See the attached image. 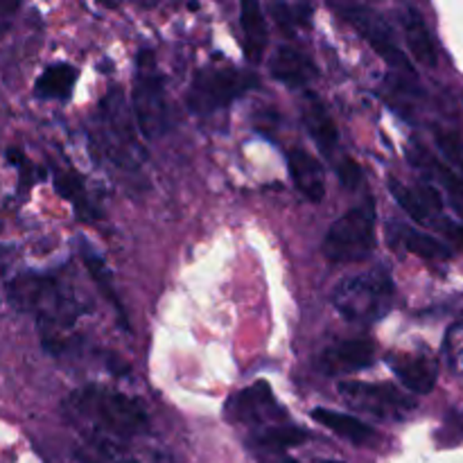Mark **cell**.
Masks as SVG:
<instances>
[{"label":"cell","instance_id":"7c38bea8","mask_svg":"<svg viewBox=\"0 0 463 463\" xmlns=\"http://www.w3.org/2000/svg\"><path fill=\"white\" fill-rule=\"evenodd\" d=\"M389 366L396 373V378L405 384L410 392L425 396L434 389L437 384V364L428 357L419 355H401V353H393L387 357Z\"/></svg>","mask_w":463,"mask_h":463},{"label":"cell","instance_id":"4dcf8cb0","mask_svg":"<svg viewBox=\"0 0 463 463\" xmlns=\"http://www.w3.org/2000/svg\"><path fill=\"white\" fill-rule=\"evenodd\" d=\"M285 463H297V461H292V459H285Z\"/></svg>","mask_w":463,"mask_h":463},{"label":"cell","instance_id":"f546056e","mask_svg":"<svg viewBox=\"0 0 463 463\" xmlns=\"http://www.w3.org/2000/svg\"><path fill=\"white\" fill-rule=\"evenodd\" d=\"M319 463H344V461H335V459H324V461H319Z\"/></svg>","mask_w":463,"mask_h":463},{"label":"cell","instance_id":"52a82bcc","mask_svg":"<svg viewBox=\"0 0 463 463\" xmlns=\"http://www.w3.org/2000/svg\"><path fill=\"white\" fill-rule=\"evenodd\" d=\"M337 9L342 12V16L346 18L366 41H369L371 48H373L389 66L401 68V71L405 72H414L410 59H407L405 54H402V50L396 45L392 30H389V25L384 23V18L380 16V14L364 7V5H339Z\"/></svg>","mask_w":463,"mask_h":463},{"label":"cell","instance_id":"6da1fadb","mask_svg":"<svg viewBox=\"0 0 463 463\" xmlns=\"http://www.w3.org/2000/svg\"><path fill=\"white\" fill-rule=\"evenodd\" d=\"M68 405L80 419L107 437L131 439L147 430V416L140 402L109 387L89 384L77 389Z\"/></svg>","mask_w":463,"mask_h":463},{"label":"cell","instance_id":"4fadbf2b","mask_svg":"<svg viewBox=\"0 0 463 463\" xmlns=\"http://www.w3.org/2000/svg\"><path fill=\"white\" fill-rule=\"evenodd\" d=\"M301 116L303 120H306L307 131H310L312 138H315L317 145H319V147L330 156L339 143V131L337 127H335V120L330 118L328 109L324 107L321 99H317L315 95H310V98L306 99V104H303Z\"/></svg>","mask_w":463,"mask_h":463},{"label":"cell","instance_id":"9c48e42d","mask_svg":"<svg viewBox=\"0 0 463 463\" xmlns=\"http://www.w3.org/2000/svg\"><path fill=\"white\" fill-rule=\"evenodd\" d=\"M375 348L369 339H348L321 353V371L326 375H348L373 364Z\"/></svg>","mask_w":463,"mask_h":463},{"label":"cell","instance_id":"83f0119b","mask_svg":"<svg viewBox=\"0 0 463 463\" xmlns=\"http://www.w3.org/2000/svg\"><path fill=\"white\" fill-rule=\"evenodd\" d=\"M337 175L348 188H355V185L360 184V167H357V163L351 161V158H344L342 163H337Z\"/></svg>","mask_w":463,"mask_h":463},{"label":"cell","instance_id":"8fae6325","mask_svg":"<svg viewBox=\"0 0 463 463\" xmlns=\"http://www.w3.org/2000/svg\"><path fill=\"white\" fill-rule=\"evenodd\" d=\"M269 72L274 80L292 86V89H303L317 80V66L307 54L298 52L292 45H280L269 59Z\"/></svg>","mask_w":463,"mask_h":463},{"label":"cell","instance_id":"7402d4cb","mask_svg":"<svg viewBox=\"0 0 463 463\" xmlns=\"http://www.w3.org/2000/svg\"><path fill=\"white\" fill-rule=\"evenodd\" d=\"M389 190H392V194L396 197L398 206H401L402 211L411 217V220L419 222V224H428L430 217H432V213H430L428 208H425V203L420 202L419 193H411L410 188H405V185L396 179L389 184Z\"/></svg>","mask_w":463,"mask_h":463},{"label":"cell","instance_id":"484cf974","mask_svg":"<svg viewBox=\"0 0 463 463\" xmlns=\"http://www.w3.org/2000/svg\"><path fill=\"white\" fill-rule=\"evenodd\" d=\"M430 163H432V170L437 172V176L441 179V184L446 185V188L450 190L457 199H461L463 202V179L461 176L457 175L455 170H450L446 163H439V161H434V158H430Z\"/></svg>","mask_w":463,"mask_h":463},{"label":"cell","instance_id":"44dd1931","mask_svg":"<svg viewBox=\"0 0 463 463\" xmlns=\"http://www.w3.org/2000/svg\"><path fill=\"white\" fill-rule=\"evenodd\" d=\"M77 461L80 463H136L131 457L120 455L116 450L113 443H109L107 439H95L89 446L77 450Z\"/></svg>","mask_w":463,"mask_h":463},{"label":"cell","instance_id":"d6986e66","mask_svg":"<svg viewBox=\"0 0 463 463\" xmlns=\"http://www.w3.org/2000/svg\"><path fill=\"white\" fill-rule=\"evenodd\" d=\"M235 407H238L240 416L253 420L271 416V411L280 414L279 405H276L274 396H271V387L267 383H256L253 387L244 389L238 396V401H235Z\"/></svg>","mask_w":463,"mask_h":463},{"label":"cell","instance_id":"2e32d148","mask_svg":"<svg viewBox=\"0 0 463 463\" xmlns=\"http://www.w3.org/2000/svg\"><path fill=\"white\" fill-rule=\"evenodd\" d=\"M54 288V280L50 276L41 274H21L9 283L7 297L18 310H39L41 303Z\"/></svg>","mask_w":463,"mask_h":463},{"label":"cell","instance_id":"7a4b0ae2","mask_svg":"<svg viewBox=\"0 0 463 463\" xmlns=\"http://www.w3.org/2000/svg\"><path fill=\"white\" fill-rule=\"evenodd\" d=\"M393 298V283L387 274L366 271L344 279L335 288L333 303L344 319L353 324H371L387 315Z\"/></svg>","mask_w":463,"mask_h":463},{"label":"cell","instance_id":"277c9868","mask_svg":"<svg viewBox=\"0 0 463 463\" xmlns=\"http://www.w3.org/2000/svg\"><path fill=\"white\" fill-rule=\"evenodd\" d=\"M99 116H102V120H99V140H102L104 154L113 158L118 165L127 167V170L138 167L145 154L140 149L138 134H136L125 95L118 89L109 90L107 98L102 99Z\"/></svg>","mask_w":463,"mask_h":463},{"label":"cell","instance_id":"3957f363","mask_svg":"<svg viewBox=\"0 0 463 463\" xmlns=\"http://www.w3.org/2000/svg\"><path fill=\"white\" fill-rule=\"evenodd\" d=\"M375 247V206L366 202L364 206L351 208L339 217L326 233L321 251L330 262L351 265L366 260Z\"/></svg>","mask_w":463,"mask_h":463},{"label":"cell","instance_id":"5b68a950","mask_svg":"<svg viewBox=\"0 0 463 463\" xmlns=\"http://www.w3.org/2000/svg\"><path fill=\"white\" fill-rule=\"evenodd\" d=\"M134 120L147 140L158 138L167 129V104L163 75L149 50L138 54L134 80Z\"/></svg>","mask_w":463,"mask_h":463},{"label":"cell","instance_id":"d4e9b609","mask_svg":"<svg viewBox=\"0 0 463 463\" xmlns=\"http://www.w3.org/2000/svg\"><path fill=\"white\" fill-rule=\"evenodd\" d=\"M81 258H84V265H86V269L90 271V276H93V280H95V283H98L99 288H102V292H107V297L111 298V301H113V306H116L118 310H120V303H118L116 294L111 292V279H109L107 265H104V260H102V258H99L98 253H95V251H90L89 247H86L84 251H81Z\"/></svg>","mask_w":463,"mask_h":463},{"label":"cell","instance_id":"ac0fdd59","mask_svg":"<svg viewBox=\"0 0 463 463\" xmlns=\"http://www.w3.org/2000/svg\"><path fill=\"white\" fill-rule=\"evenodd\" d=\"M77 81V71L68 63L48 66L34 84L36 98L41 99H68Z\"/></svg>","mask_w":463,"mask_h":463},{"label":"cell","instance_id":"f1b7e54d","mask_svg":"<svg viewBox=\"0 0 463 463\" xmlns=\"http://www.w3.org/2000/svg\"><path fill=\"white\" fill-rule=\"evenodd\" d=\"M16 9H18L16 3H0V32L7 30L9 18H12V14L16 12Z\"/></svg>","mask_w":463,"mask_h":463},{"label":"cell","instance_id":"8992f818","mask_svg":"<svg viewBox=\"0 0 463 463\" xmlns=\"http://www.w3.org/2000/svg\"><path fill=\"white\" fill-rule=\"evenodd\" d=\"M258 86V77L253 72L238 71V68H202L193 77V84L188 90V104L197 113H211L217 109L229 107L238 98H242L247 90Z\"/></svg>","mask_w":463,"mask_h":463},{"label":"cell","instance_id":"9a60e30c","mask_svg":"<svg viewBox=\"0 0 463 463\" xmlns=\"http://www.w3.org/2000/svg\"><path fill=\"white\" fill-rule=\"evenodd\" d=\"M402 30H405V41L407 45H410L416 61H420L428 68L437 66V48H434V41L432 36H430V30L428 25H425L423 16H420L416 9H405V14H402Z\"/></svg>","mask_w":463,"mask_h":463},{"label":"cell","instance_id":"cb8c5ba5","mask_svg":"<svg viewBox=\"0 0 463 463\" xmlns=\"http://www.w3.org/2000/svg\"><path fill=\"white\" fill-rule=\"evenodd\" d=\"M307 439V432L303 430L292 428V425H279V428H267L262 432L260 441L267 448H274V450H288V448L301 446Z\"/></svg>","mask_w":463,"mask_h":463},{"label":"cell","instance_id":"30bf717a","mask_svg":"<svg viewBox=\"0 0 463 463\" xmlns=\"http://www.w3.org/2000/svg\"><path fill=\"white\" fill-rule=\"evenodd\" d=\"M288 167L298 193L310 202L319 203L326 197V176L321 163L310 152L292 147L288 152Z\"/></svg>","mask_w":463,"mask_h":463},{"label":"cell","instance_id":"4316f807","mask_svg":"<svg viewBox=\"0 0 463 463\" xmlns=\"http://www.w3.org/2000/svg\"><path fill=\"white\" fill-rule=\"evenodd\" d=\"M448 423H452V428L441 430L439 441H441V446H457L463 441V414H452Z\"/></svg>","mask_w":463,"mask_h":463},{"label":"cell","instance_id":"ba28073f","mask_svg":"<svg viewBox=\"0 0 463 463\" xmlns=\"http://www.w3.org/2000/svg\"><path fill=\"white\" fill-rule=\"evenodd\" d=\"M339 393L351 405L373 411L378 416H396L398 419L414 407V402L407 401L398 389L389 387V384H366L353 380V383H339Z\"/></svg>","mask_w":463,"mask_h":463},{"label":"cell","instance_id":"603a6c76","mask_svg":"<svg viewBox=\"0 0 463 463\" xmlns=\"http://www.w3.org/2000/svg\"><path fill=\"white\" fill-rule=\"evenodd\" d=\"M54 188H57V193L63 199L75 203L77 211L89 213V197H86L84 184H81V179L75 172H57L54 175Z\"/></svg>","mask_w":463,"mask_h":463},{"label":"cell","instance_id":"5bb4252c","mask_svg":"<svg viewBox=\"0 0 463 463\" xmlns=\"http://www.w3.org/2000/svg\"><path fill=\"white\" fill-rule=\"evenodd\" d=\"M312 419L319 425H324V428H328L330 432L337 434V437L351 441L353 446H369V443L375 441L373 430L366 423H362L360 419H355V416L339 414V411L319 407V410L312 411Z\"/></svg>","mask_w":463,"mask_h":463},{"label":"cell","instance_id":"e0dca14e","mask_svg":"<svg viewBox=\"0 0 463 463\" xmlns=\"http://www.w3.org/2000/svg\"><path fill=\"white\" fill-rule=\"evenodd\" d=\"M240 25L244 34V52L251 63H260L267 48V18L258 3H244L240 14Z\"/></svg>","mask_w":463,"mask_h":463},{"label":"cell","instance_id":"ffe728a7","mask_svg":"<svg viewBox=\"0 0 463 463\" xmlns=\"http://www.w3.org/2000/svg\"><path fill=\"white\" fill-rule=\"evenodd\" d=\"M402 242H405V247L411 253L425 258V260H446V258H450V251H448L446 244L439 242L434 235L419 233V231H405Z\"/></svg>","mask_w":463,"mask_h":463}]
</instances>
